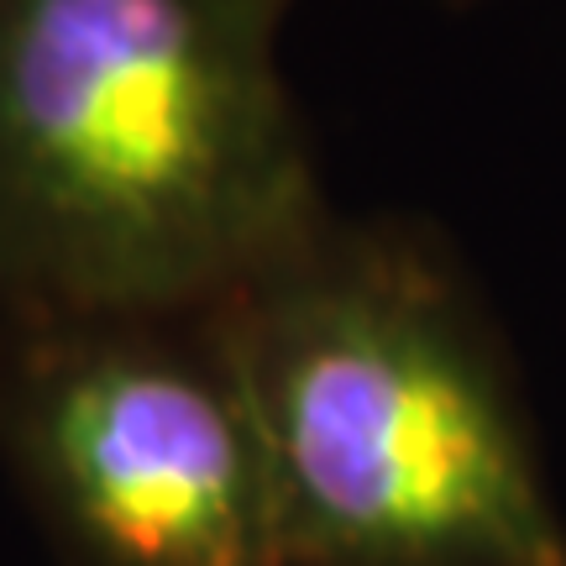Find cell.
Segmentation results:
<instances>
[{
	"label": "cell",
	"instance_id": "obj_2",
	"mask_svg": "<svg viewBox=\"0 0 566 566\" xmlns=\"http://www.w3.org/2000/svg\"><path fill=\"white\" fill-rule=\"evenodd\" d=\"M216 321L289 566H566L504 367L420 242L331 216Z\"/></svg>",
	"mask_w": 566,
	"mask_h": 566
},
{
	"label": "cell",
	"instance_id": "obj_1",
	"mask_svg": "<svg viewBox=\"0 0 566 566\" xmlns=\"http://www.w3.org/2000/svg\"><path fill=\"white\" fill-rule=\"evenodd\" d=\"M294 6L0 0V331L200 315L331 221Z\"/></svg>",
	"mask_w": 566,
	"mask_h": 566
},
{
	"label": "cell",
	"instance_id": "obj_3",
	"mask_svg": "<svg viewBox=\"0 0 566 566\" xmlns=\"http://www.w3.org/2000/svg\"><path fill=\"white\" fill-rule=\"evenodd\" d=\"M0 446L84 566H289L216 310L6 325Z\"/></svg>",
	"mask_w": 566,
	"mask_h": 566
}]
</instances>
